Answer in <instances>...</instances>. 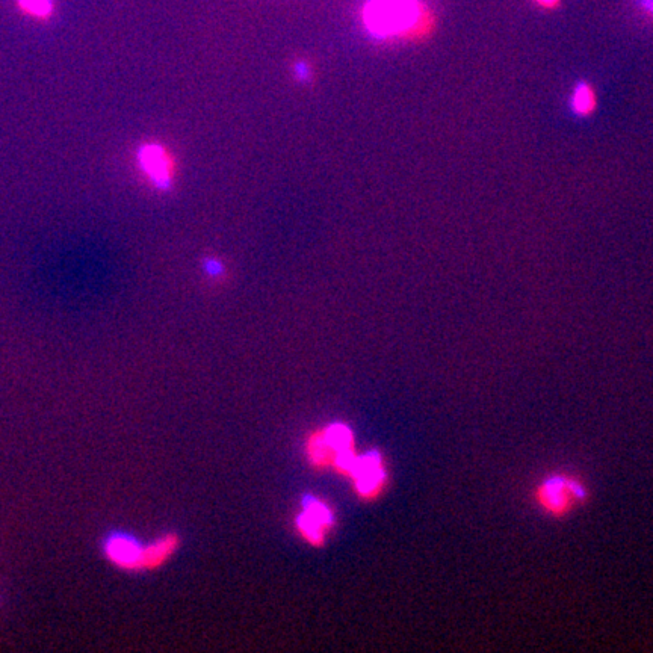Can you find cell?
Listing matches in <instances>:
<instances>
[{
    "mask_svg": "<svg viewBox=\"0 0 653 653\" xmlns=\"http://www.w3.org/2000/svg\"><path fill=\"white\" fill-rule=\"evenodd\" d=\"M360 22L378 41L413 40L430 31V11L422 0H365Z\"/></svg>",
    "mask_w": 653,
    "mask_h": 653,
    "instance_id": "6da1fadb",
    "label": "cell"
},
{
    "mask_svg": "<svg viewBox=\"0 0 653 653\" xmlns=\"http://www.w3.org/2000/svg\"><path fill=\"white\" fill-rule=\"evenodd\" d=\"M592 498L589 486L581 475L557 471L534 484L531 504L551 520H566Z\"/></svg>",
    "mask_w": 653,
    "mask_h": 653,
    "instance_id": "7a4b0ae2",
    "label": "cell"
},
{
    "mask_svg": "<svg viewBox=\"0 0 653 653\" xmlns=\"http://www.w3.org/2000/svg\"><path fill=\"white\" fill-rule=\"evenodd\" d=\"M106 558L123 570L146 569V546L127 533H111L103 542Z\"/></svg>",
    "mask_w": 653,
    "mask_h": 653,
    "instance_id": "3957f363",
    "label": "cell"
},
{
    "mask_svg": "<svg viewBox=\"0 0 653 653\" xmlns=\"http://www.w3.org/2000/svg\"><path fill=\"white\" fill-rule=\"evenodd\" d=\"M351 475L356 481L357 492L365 499L377 498L387 484L386 466L378 451L368 452L363 459H357Z\"/></svg>",
    "mask_w": 653,
    "mask_h": 653,
    "instance_id": "277c9868",
    "label": "cell"
},
{
    "mask_svg": "<svg viewBox=\"0 0 653 653\" xmlns=\"http://www.w3.org/2000/svg\"><path fill=\"white\" fill-rule=\"evenodd\" d=\"M138 164L147 179L158 189H168L173 183L174 164L170 152L161 144H144L138 152Z\"/></svg>",
    "mask_w": 653,
    "mask_h": 653,
    "instance_id": "5b68a950",
    "label": "cell"
},
{
    "mask_svg": "<svg viewBox=\"0 0 653 653\" xmlns=\"http://www.w3.org/2000/svg\"><path fill=\"white\" fill-rule=\"evenodd\" d=\"M332 524V513L321 501L313 496H306L303 499V513L298 516L297 525L300 533L309 542L313 545L324 542L325 531H329Z\"/></svg>",
    "mask_w": 653,
    "mask_h": 653,
    "instance_id": "8992f818",
    "label": "cell"
},
{
    "mask_svg": "<svg viewBox=\"0 0 653 653\" xmlns=\"http://www.w3.org/2000/svg\"><path fill=\"white\" fill-rule=\"evenodd\" d=\"M569 108L576 117L587 118L598 108V94L590 82L578 81L570 93Z\"/></svg>",
    "mask_w": 653,
    "mask_h": 653,
    "instance_id": "52a82bcc",
    "label": "cell"
},
{
    "mask_svg": "<svg viewBox=\"0 0 653 653\" xmlns=\"http://www.w3.org/2000/svg\"><path fill=\"white\" fill-rule=\"evenodd\" d=\"M177 542L174 536H165L162 539L156 540L152 545L146 546V569H155L161 566L177 548Z\"/></svg>",
    "mask_w": 653,
    "mask_h": 653,
    "instance_id": "ba28073f",
    "label": "cell"
},
{
    "mask_svg": "<svg viewBox=\"0 0 653 653\" xmlns=\"http://www.w3.org/2000/svg\"><path fill=\"white\" fill-rule=\"evenodd\" d=\"M17 8L26 16L47 20L53 16L55 4L53 0H17Z\"/></svg>",
    "mask_w": 653,
    "mask_h": 653,
    "instance_id": "9c48e42d",
    "label": "cell"
},
{
    "mask_svg": "<svg viewBox=\"0 0 653 653\" xmlns=\"http://www.w3.org/2000/svg\"><path fill=\"white\" fill-rule=\"evenodd\" d=\"M295 76H297L300 81H307L310 78V69L309 65L306 62H298L295 65Z\"/></svg>",
    "mask_w": 653,
    "mask_h": 653,
    "instance_id": "30bf717a",
    "label": "cell"
},
{
    "mask_svg": "<svg viewBox=\"0 0 653 653\" xmlns=\"http://www.w3.org/2000/svg\"><path fill=\"white\" fill-rule=\"evenodd\" d=\"M533 2L542 10H555L561 4V0H533Z\"/></svg>",
    "mask_w": 653,
    "mask_h": 653,
    "instance_id": "8fae6325",
    "label": "cell"
},
{
    "mask_svg": "<svg viewBox=\"0 0 653 653\" xmlns=\"http://www.w3.org/2000/svg\"><path fill=\"white\" fill-rule=\"evenodd\" d=\"M637 7L653 19V0H635Z\"/></svg>",
    "mask_w": 653,
    "mask_h": 653,
    "instance_id": "7c38bea8",
    "label": "cell"
}]
</instances>
